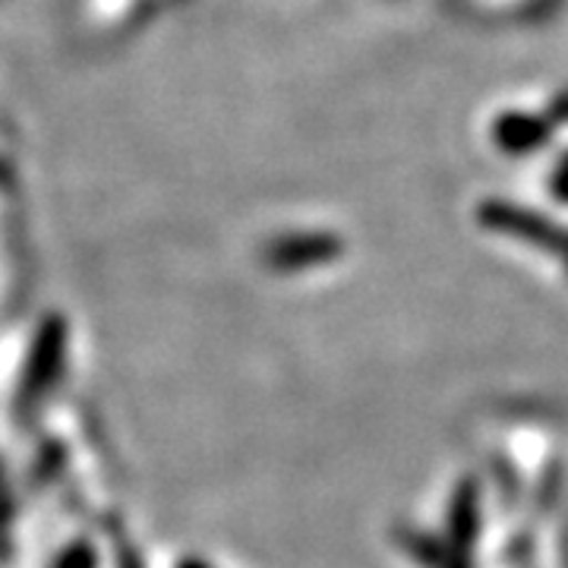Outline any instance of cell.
I'll return each instance as SVG.
<instances>
[{"mask_svg":"<svg viewBox=\"0 0 568 568\" xmlns=\"http://www.w3.org/2000/svg\"><path fill=\"white\" fill-rule=\"evenodd\" d=\"M63 335L61 323H48L36 335V345L29 354V366H26V379H22V402L36 405L48 388L54 386L58 373L63 364Z\"/></svg>","mask_w":568,"mask_h":568,"instance_id":"obj_1","label":"cell"},{"mask_svg":"<svg viewBox=\"0 0 568 568\" xmlns=\"http://www.w3.org/2000/svg\"><path fill=\"white\" fill-rule=\"evenodd\" d=\"M181 568H209L205 562H196V559H186V562H181Z\"/></svg>","mask_w":568,"mask_h":568,"instance_id":"obj_2","label":"cell"}]
</instances>
